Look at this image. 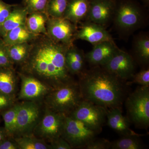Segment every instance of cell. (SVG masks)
<instances>
[{
	"label": "cell",
	"mask_w": 149,
	"mask_h": 149,
	"mask_svg": "<svg viewBox=\"0 0 149 149\" xmlns=\"http://www.w3.org/2000/svg\"><path fill=\"white\" fill-rule=\"evenodd\" d=\"M24 71L48 82L55 88L72 81L65 62L68 46L41 35L32 42Z\"/></svg>",
	"instance_id": "6da1fadb"
},
{
	"label": "cell",
	"mask_w": 149,
	"mask_h": 149,
	"mask_svg": "<svg viewBox=\"0 0 149 149\" xmlns=\"http://www.w3.org/2000/svg\"><path fill=\"white\" fill-rule=\"evenodd\" d=\"M79 75L83 100L107 109L120 107L125 96L123 81L100 66L85 70Z\"/></svg>",
	"instance_id": "7a4b0ae2"
},
{
	"label": "cell",
	"mask_w": 149,
	"mask_h": 149,
	"mask_svg": "<svg viewBox=\"0 0 149 149\" xmlns=\"http://www.w3.org/2000/svg\"><path fill=\"white\" fill-rule=\"evenodd\" d=\"M146 16L141 6L133 0L116 2L112 22L120 38L127 39L146 24Z\"/></svg>",
	"instance_id": "3957f363"
},
{
	"label": "cell",
	"mask_w": 149,
	"mask_h": 149,
	"mask_svg": "<svg viewBox=\"0 0 149 149\" xmlns=\"http://www.w3.org/2000/svg\"><path fill=\"white\" fill-rule=\"evenodd\" d=\"M83 100L78 83L71 81L54 88L48 96V105L52 111L68 116Z\"/></svg>",
	"instance_id": "277c9868"
},
{
	"label": "cell",
	"mask_w": 149,
	"mask_h": 149,
	"mask_svg": "<svg viewBox=\"0 0 149 149\" xmlns=\"http://www.w3.org/2000/svg\"><path fill=\"white\" fill-rule=\"evenodd\" d=\"M127 117L137 128L149 125V87L139 86L126 99Z\"/></svg>",
	"instance_id": "5b68a950"
},
{
	"label": "cell",
	"mask_w": 149,
	"mask_h": 149,
	"mask_svg": "<svg viewBox=\"0 0 149 149\" xmlns=\"http://www.w3.org/2000/svg\"><path fill=\"white\" fill-rule=\"evenodd\" d=\"M107 110L83 100L69 115L82 121L98 134L106 121Z\"/></svg>",
	"instance_id": "8992f818"
},
{
	"label": "cell",
	"mask_w": 149,
	"mask_h": 149,
	"mask_svg": "<svg viewBox=\"0 0 149 149\" xmlns=\"http://www.w3.org/2000/svg\"><path fill=\"white\" fill-rule=\"evenodd\" d=\"M97 133L80 120L65 116L61 137L72 148L82 149L95 138Z\"/></svg>",
	"instance_id": "52a82bcc"
},
{
	"label": "cell",
	"mask_w": 149,
	"mask_h": 149,
	"mask_svg": "<svg viewBox=\"0 0 149 149\" xmlns=\"http://www.w3.org/2000/svg\"><path fill=\"white\" fill-rule=\"evenodd\" d=\"M77 26L66 19L49 17L46 24L47 35L51 39L68 47L73 45Z\"/></svg>",
	"instance_id": "ba28073f"
},
{
	"label": "cell",
	"mask_w": 149,
	"mask_h": 149,
	"mask_svg": "<svg viewBox=\"0 0 149 149\" xmlns=\"http://www.w3.org/2000/svg\"><path fill=\"white\" fill-rule=\"evenodd\" d=\"M136 63L131 54L119 48L110 59L102 67L124 81L131 79L135 74Z\"/></svg>",
	"instance_id": "9c48e42d"
},
{
	"label": "cell",
	"mask_w": 149,
	"mask_h": 149,
	"mask_svg": "<svg viewBox=\"0 0 149 149\" xmlns=\"http://www.w3.org/2000/svg\"><path fill=\"white\" fill-rule=\"evenodd\" d=\"M40 112L39 107L33 102L20 104L17 112L15 133L24 136L31 133L38 124Z\"/></svg>",
	"instance_id": "30bf717a"
},
{
	"label": "cell",
	"mask_w": 149,
	"mask_h": 149,
	"mask_svg": "<svg viewBox=\"0 0 149 149\" xmlns=\"http://www.w3.org/2000/svg\"><path fill=\"white\" fill-rule=\"evenodd\" d=\"M65 115L49 110L36 127L40 137L51 141L61 137Z\"/></svg>",
	"instance_id": "8fae6325"
},
{
	"label": "cell",
	"mask_w": 149,
	"mask_h": 149,
	"mask_svg": "<svg viewBox=\"0 0 149 149\" xmlns=\"http://www.w3.org/2000/svg\"><path fill=\"white\" fill-rule=\"evenodd\" d=\"M117 0H90V8L85 21L104 27L112 22Z\"/></svg>",
	"instance_id": "7c38bea8"
},
{
	"label": "cell",
	"mask_w": 149,
	"mask_h": 149,
	"mask_svg": "<svg viewBox=\"0 0 149 149\" xmlns=\"http://www.w3.org/2000/svg\"><path fill=\"white\" fill-rule=\"evenodd\" d=\"M74 40H81L89 42L93 46L105 41H114L105 27L92 22L85 21L74 36Z\"/></svg>",
	"instance_id": "4fadbf2b"
},
{
	"label": "cell",
	"mask_w": 149,
	"mask_h": 149,
	"mask_svg": "<svg viewBox=\"0 0 149 149\" xmlns=\"http://www.w3.org/2000/svg\"><path fill=\"white\" fill-rule=\"evenodd\" d=\"M119 48L114 41H105L93 46L90 52L85 54L86 61L91 66H102L105 64Z\"/></svg>",
	"instance_id": "5bb4252c"
},
{
	"label": "cell",
	"mask_w": 149,
	"mask_h": 149,
	"mask_svg": "<svg viewBox=\"0 0 149 149\" xmlns=\"http://www.w3.org/2000/svg\"><path fill=\"white\" fill-rule=\"evenodd\" d=\"M22 79L19 98L33 100L41 97L50 91V87L36 77L20 74Z\"/></svg>",
	"instance_id": "9a60e30c"
},
{
	"label": "cell",
	"mask_w": 149,
	"mask_h": 149,
	"mask_svg": "<svg viewBox=\"0 0 149 149\" xmlns=\"http://www.w3.org/2000/svg\"><path fill=\"white\" fill-rule=\"evenodd\" d=\"M120 108H113L107 110V125L122 136L129 135L141 136L130 128V121L128 117L123 115Z\"/></svg>",
	"instance_id": "2e32d148"
},
{
	"label": "cell",
	"mask_w": 149,
	"mask_h": 149,
	"mask_svg": "<svg viewBox=\"0 0 149 149\" xmlns=\"http://www.w3.org/2000/svg\"><path fill=\"white\" fill-rule=\"evenodd\" d=\"M133 58L140 65L147 67L149 63V35L141 32L133 38L132 43Z\"/></svg>",
	"instance_id": "e0dca14e"
},
{
	"label": "cell",
	"mask_w": 149,
	"mask_h": 149,
	"mask_svg": "<svg viewBox=\"0 0 149 149\" xmlns=\"http://www.w3.org/2000/svg\"><path fill=\"white\" fill-rule=\"evenodd\" d=\"M90 8V0H70L63 18L77 25L85 21Z\"/></svg>",
	"instance_id": "ac0fdd59"
},
{
	"label": "cell",
	"mask_w": 149,
	"mask_h": 149,
	"mask_svg": "<svg viewBox=\"0 0 149 149\" xmlns=\"http://www.w3.org/2000/svg\"><path fill=\"white\" fill-rule=\"evenodd\" d=\"M28 13L22 6L16 4L5 20L0 23V37L2 38L9 32L25 24Z\"/></svg>",
	"instance_id": "d6986e66"
},
{
	"label": "cell",
	"mask_w": 149,
	"mask_h": 149,
	"mask_svg": "<svg viewBox=\"0 0 149 149\" xmlns=\"http://www.w3.org/2000/svg\"><path fill=\"white\" fill-rule=\"evenodd\" d=\"M85 54L74 45L70 47L65 54V62L70 73L80 74L85 70Z\"/></svg>",
	"instance_id": "ffe728a7"
},
{
	"label": "cell",
	"mask_w": 149,
	"mask_h": 149,
	"mask_svg": "<svg viewBox=\"0 0 149 149\" xmlns=\"http://www.w3.org/2000/svg\"><path fill=\"white\" fill-rule=\"evenodd\" d=\"M40 35L30 32L24 24L11 30L1 39L6 45L10 46L20 43L31 42Z\"/></svg>",
	"instance_id": "44dd1931"
},
{
	"label": "cell",
	"mask_w": 149,
	"mask_h": 149,
	"mask_svg": "<svg viewBox=\"0 0 149 149\" xmlns=\"http://www.w3.org/2000/svg\"><path fill=\"white\" fill-rule=\"evenodd\" d=\"M49 17L45 13L29 14L26 18L25 25L28 30L33 34L47 35L46 24Z\"/></svg>",
	"instance_id": "7402d4cb"
},
{
	"label": "cell",
	"mask_w": 149,
	"mask_h": 149,
	"mask_svg": "<svg viewBox=\"0 0 149 149\" xmlns=\"http://www.w3.org/2000/svg\"><path fill=\"white\" fill-rule=\"evenodd\" d=\"M12 68H0V92L10 95H13L16 87V77Z\"/></svg>",
	"instance_id": "603a6c76"
},
{
	"label": "cell",
	"mask_w": 149,
	"mask_h": 149,
	"mask_svg": "<svg viewBox=\"0 0 149 149\" xmlns=\"http://www.w3.org/2000/svg\"><path fill=\"white\" fill-rule=\"evenodd\" d=\"M32 48V42L8 46L9 55L14 64H23L28 58Z\"/></svg>",
	"instance_id": "cb8c5ba5"
},
{
	"label": "cell",
	"mask_w": 149,
	"mask_h": 149,
	"mask_svg": "<svg viewBox=\"0 0 149 149\" xmlns=\"http://www.w3.org/2000/svg\"><path fill=\"white\" fill-rule=\"evenodd\" d=\"M139 135L122 136L120 139L111 142V149H142L144 146Z\"/></svg>",
	"instance_id": "d4e9b609"
},
{
	"label": "cell",
	"mask_w": 149,
	"mask_h": 149,
	"mask_svg": "<svg viewBox=\"0 0 149 149\" xmlns=\"http://www.w3.org/2000/svg\"><path fill=\"white\" fill-rule=\"evenodd\" d=\"M20 104H17L10 108L5 110L2 115L4 122V129L7 136H11L16 132L17 117Z\"/></svg>",
	"instance_id": "484cf974"
},
{
	"label": "cell",
	"mask_w": 149,
	"mask_h": 149,
	"mask_svg": "<svg viewBox=\"0 0 149 149\" xmlns=\"http://www.w3.org/2000/svg\"><path fill=\"white\" fill-rule=\"evenodd\" d=\"M15 141L18 145L19 149H49L50 145L41 139L29 135H24L16 138Z\"/></svg>",
	"instance_id": "4316f807"
},
{
	"label": "cell",
	"mask_w": 149,
	"mask_h": 149,
	"mask_svg": "<svg viewBox=\"0 0 149 149\" xmlns=\"http://www.w3.org/2000/svg\"><path fill=\"white\" fill-rule=\"evenodd\" d=\"M70 0H49L46 13L49 17L62 18Z\"/></svg>",
	"instance_id": "83f0119b"
},
{
	"label": "cell",
	"mask_w": 149,
	"mask_h": 149,
	"mask_svg": "<svg viewBox=\"0 0 149 149\" xmlns=\"http://www.w3.org/2000/svg\"><path fill=\"white\" fill-rule=\"evenodd\" d=\"M49 0H22V6L29 14L35 12L46 13Z\"/></svg>",
	"instance_id": "f1b7e54d"
},
{
	"label": "cell",
	"mask_w": 149,
	"mask_h": 149,
	"mask_svg": "<svg viewBox=\"0 0 149 149\" xmlns=\"http://www.w3.org/2000/svg\"><path fill=\"white\" fill-rule=\"evenodd\" d=\"M132 81L129 84H137L140 86L149 87V68H143L140 72L135 73L132 77Z\"/></svg>",
	"instance_id": "f546056e"
},
{
	"label": "cell",
	"mask_w": 149,
	"mask_h": 149,
	"mask_svg": "<svg viewBox=\"0 0 149 149\" xmlns=\"http://www.w3.org/2000/svg\"><path fill=\"white\" fill-rule=\"evenodd\" d=\"M13 64L9 55L8 46L0 39V68H12Z\"/></svg>",
	"instance_id": "4dcf8cb0"
},
{
	"label": "cell",
	"mask_w": 149,
	"mask_h": 149,
	"mask_svg": "<svg viewBox=\"0 0 149 149\" xmlns=\"http://www.w3.org/2000/svg\"><path fill=\"white\" fill-rule=\"evenodd\" d=\"M111 142L104 139L95 138L89 142L82 148L84 149H110Z\"/></svg>",
	"instance_id": "1f68e13d"
},
{
	"label": "cell",
	"mask_w": 149,
	"mask_h": 149,
	"mask_svg": "<svg viewBox=\"0 0 149 149\" xmlns=\"http://www.w3.org/2000/svg\"><path fill=\"white\" fill-rule=\"evenodd\" d=\"M16 4H9L0 0V23L8 17L14 7Z\"/></svg>",
	"instance_id": "d6a6232c"
},
{
	"label": "cell",
	"mask_w": 149,
	"mask_h": 149,
	"mask_svg": "<svg viewBox=\"0 0 149 149\" xmlns=\"http://www.w3.org/2000/svg\"><path fill=\"white\" fill-rule=\"evenodd\" d=\"M13 95H10L0 92V111L5 110L13 104Z\"/></svg>",
	"instance_id": "836d02e7"
},
{
	"label": "cell",
	"mask_w": 149,
	"mask_h": 149,
	"mask_svg": "<svg viewBox=\"0 0 149 149\" xmlns=\"http://www.w3.org/2000/svg\"><path fill=\"white\" fill-rule=\"evenodd\" d=\"M51 149H70L72 147L62 137L51 141L50 145Z\"/></svg>",
	"instance_id": "e575fe53"
},
{
	"label": "cell",
	"mask_w": 149,
	"mask_h": 149,
	"mask_svg": "<svg viewBox=\"0 0 149 149\" xmlns=\"http://www.w3.org/2000/svg\"><path fill=\"white\" fill-rule=\"evenodd\" d=\"M0 149H19L15 141L6 139L0 143Z\"/></svg>",
	"instance_id": "d590c367"
},
{
	"label": "cell",
	"mask_w": 149,
	"mask_h": 149,
	"mask_svg": "<svg viewBox=\"0 0 149 149\" xmlns=\"http://www.w3.org/2000/svg\"><path fill=\"white\" fill-rule=\"evenodd\" d=\"M7 136L5 130L3 128L0 127V143L2 142L4 140L6 139Z\"/></svg>",
	"instance_id": "8d00e7d4"
},
{
	"label": "cell",
	"mask_w": 149,
	"mask_h": 149,
	"mask_svg": "<svg viewBox=\"0 0 149 149\" xmlns=\"http://www.w3.org/2000/svg\"><path fill=\"white\" fill-rule=\"evenodd\" d=\"M145 6H148L149 4V0H141Z\"/></svg>",
	"instance_id": "74e56055"
}]
</instances>
